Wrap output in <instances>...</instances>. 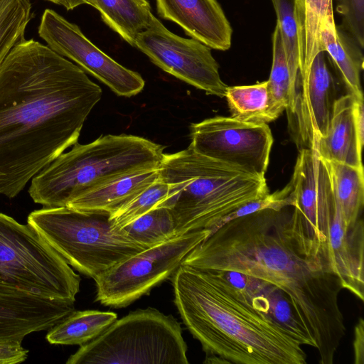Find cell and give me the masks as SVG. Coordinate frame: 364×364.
<instances>
[{
  "label": "cell",
  "instance_id": "30",
  "mask_svg": "<svg viewBox=\"0 0 364 364\" xmlns=\"http://www.w3.org/2000/svg\"><path fill=\"white\" fill-rule=\"evenodd\" d=\"M169 192L168 184L160 177L146 189L110 213L109 219L118 228H122L134 219L156 207H160Z\"/></svg>",
  "mask_w": 364,
  "mask_h": 364
},
{
  "label": "cell",
  "instance_id": "8",
  "mask_svg": "<svg viewBox=\"0 0 364 364\" xmlns=\"http://www.w3.org/2000/svg\"><path fill=\"white\" fill-rule=\"evenodd\" d=\"M0 281L44 297L75 302L80 277L31 225L0 213Z\"/></svg>",
  "mask_w": 364,
  "mask_h": 364
},
{
  "label": "cell",
  "instance_id": "18",
  "mask_svg": "<svg viewBox=\"0 0 364 364\" xmlns=\"http://www.w3.org/2000/svg\"><path fill=\"white\" fill-rule=\"evenodd\" d=\"M355 100L354 96L348 93L336 100L326 136L318 139L311 149L321 159L363 166L361 157L363 145L355 121Z\"/></svg>",
  "mask_w": 364,
  "mask_h": 364
},
{
  "label": "cell",
  "instance_id": "4",
  "mask_svg": "<svg viewBox=\"0 0 364 364\" xmlns=\"http://www.w3.org/2000/svg\"><path fill=\"white\" fill-rule=\"evenodd\" d=\"M159 171L169 187L161 206L170 210L176 236L199 230L212 234L230 213L269 193L264 177L203 156L189 146L164 153Z\"/></svg>",
  "mask_w": 364,
  "mask_h": 364
},
{
  "label": "cell",
  "instance_id": "21",
  "mask_svg": "<svg viewBox=\"0 0 364 364\" xmlns=\"http://www.w3.org/2000/svg\"><path fill=\"white\" fill-rule=\"evenodd\" d=\"M95 8L103 21L124 41L134 46L137 35L156 18L146 0H85Z\"/></svg>",
  "mask_w": 364,
  "mask_h": 364
},
{
  "label": "cell",
  "instance_id": "1",
  "mask_svg": "<svg viewBox=\"0 0 364 364\" xmlns=\"http://www.w3.org/2000/svg\"><path fill=\"white\" fill-rule=\"evenodd\" d=\"M289 207L226 222L182 264L237 272L277 286L287 295L315 343L319 363L333 364L346 333L339 305L343 287L332 269L327 244L314 237Z\"/></svg>",
  "mask_w": 364,
  "mask_h": 364
},
{
  "label": "cell",
  "instance_id": "32",
  "mask_svg": "<svg viewBox=\"0 0 364 364\" xmlns=\"http://www.w3.org/2000/svg\"><path fill=\"white\" fill-rule=\"evenodd\" d=\"M28 356V350L22 343H0V364H17L24 362Z\"/></svg>",
  "mask_w": 364,
  "mask_h": 364
},
{
  "label": "cell",
  "instance_id": "5",
  "mask_svg": "<svg viewBox=\"0 0 364 364\" xmlns=\"http://www.w3.org/2000/svg\"><path fill=\"white\" fill-rule=\"evenodd\" d=\"M164 147L132 134H107L77 142L36 174L28 193L44 208L67 206L81 194L134 172L159 166Z\"/></svg>",
  "mask_w": 364,
  "mask_h": 364
},
{
  "label": "cell",
  "instance_id": "9",
  "mask_svg": "<svg viewBox=\"0 0 364 364\" xmlns=\"http://www.w3.org/2000/svg\"><path fill=\"white\" fill-rule=\"evenodd\" d=\"M211 235L187 232L146 248L97 277L95 301L112 308L125 307L171 277L188 254Z\"/></svg>",
  "mask_w": 364,
  "mask_h": 364
},
{
  "label": "cell",
  "instance_id": "24",
  "mask_svg": "<svg viewBox=\"0 0 364 364\" xmlns=\"http://www.w3.org/2000/svg\"><path fill=\"white\" fill-rule=\"evenodd\" d=\"M232 118L247 123L267 124L279 117L267 80L251 85L228 87L225 96Z\"/></svg>",
  "mask_w": 364,
  "mask_h": 364
},
{
  "label": "cell",
  "instance_id": "27",
  "mask_svg": "<svg viewBox=\"0 0 364 364\" xmlns=\"http://www.w3.org/2000/svg\"><path fill=\"white\" fill-rule=\"evenodd\" d=\"M131 240L148 248L176 236L172 215L166 207H156L121 228Z\"/></svg>",
  "mask_w": 364,
  "mask_h": 364
},
{
  "label": "cell",
  "instance_id": "29",
  "mask_svg": "<svg viewBox=\"0 0 364 364\" xmlns=\"http://www.w3.org/2000/svg\"><path fill=\"white\" fill-rule=\"evenodd\" d=\"M291 74L297 77L300 65L299 21L296 0H272Z\"/></svg>",
  "mask_w": 364,
  "mask_h": 364
},
{
  "label": "cell",
  "instance_id": "28",
  "mask_svg": "<svg viewBox=\"0 0 364 364\" xmlns=\"http://www.w3.org/2000/svg\"><path fill=\"white\" fill-rule=\"evenodd\" d=\"M32 16L30 0H0V66L11 50L25 39Z\"/></svg>",
  "mask_w": 364,
  "mask_h": 364
},
{
  "label": "cell",
  "instance_id": "33",
  "mask_svg": "<svg viewBox=\"0 0 364 364\" xmlns=\"http://www.w3.org/2000/svg\"><path fill=\"white\" fill-rule=\"evenodd\" d=\"M353 340L354 363H364V321L360 318L355 326Z\"/></svg>",
  "mask_w": 364,
  "mask_h": 364
},
{
  "label": "cell",
  "instance_id": "35",
  "mask_svg": "<svg viewBox=\"0 0 364 364\" xmlns=\"http://www.w3.org/2000/svg\"><path fill=\"white\" fill-rule=\"evenodd\" d=\"M82 4H85V0H60V5L68 11Z\"/></svg>",
  "mask_w": 364,
  "mask_h": 364
},
{
  "label": "cell",
  "instance_id": "23",
  "mask_svg": "<svg viewBox=\"0 0 364 364\" xmlns=\"http://www.w3.org/2000/svg\"><path fill=\"white\" fill-rule=\"evenodd\" d=\"M112 311H74L48 330L46 340L55 345H83L103 332L116 319Z\"/></svg>",
  "mask_w": 364,
  "mask_h": 364
},
{
  "label": "cell",
  "instance_id": "2",
  "mask_svg": "<svg viewBox=\"0 0 364 364\" xmlns=\"http://www.w3.org/2000/svg\"><path fill=\"white\" fill-rule=\"evenodd\" d=\"M101 87L48 46L23 40L0 66V195L14 198L77 142Z\"/></svg>",
  "mask_w": 364,
  "mask_h": 364
},
{
  "label": "cell",
  "instance_id": "25",
  "mask_svg": "<svg viewBox=\"0 0 364 364\" xmlns=\"http://www.w3.org/2000/svg\"><path fill=\"white\" fill-rule=\"evenodd\" d=\"M333 0H296L299 21L300 65L299 75L308 71L316 55L323 50L321 26L333 12Z\"/></svg>",
  "mask_w": 364,
  "mask_h": 364
},
{
  "label": "cell",
  "instance_id": "6",
  "mask_svg": "<svg viewBox=\"0 0 364 364\" xmlns=\"http://www.w3.org/2000/svg\"><path fill=\"white\" fill-rule=\"evenodd\" d=\"M109 215L68 206L43 207L28 215L27 223L70 266L95 279L119 262L146 249L117 228Z\"/></svg>",
  "mask_w": 364,
  "mask_h": 364
},
{
  "label": "cell",
  "instance_id": "22",
  "mask_svg": "<svg viewBox=\"0 0 364 364\" xmlns=\"http://www.w3.org/2000/svg\"><path fill=\"white\" fill-rule=\"evenodd\" d=\"M336 202L347 225L360 218L364 204L363 166L356 167L336 161H325Z\"/></svg>",
  "mask_w": 364,
  "mask_h": 364
},
{
  "label": "cell",
  "instance_id": "17",
  "mask_svg": "<svg viewBox=\"0 0 364 364\" xmlns=\"http://www.w3.org/2000/svg\"><path fill=\"white\" fill-rule=\"evenodd\" d=\"M327 246L333 272L343 289L364 300V225L360 218L347 225L336 204L327 235Z\"/></svg>",
  "mask_w": 364,
  "mask_h": 364
},
{
  "label": "cell",
  "instance_id": "20",
  "mask_svg": "<svg viewBox=\"0 0 364 364\" xmlns=\"http://www.w3.org/2000/svg\"><path fill=\"white\" fill-rule=\"evenodd\" d=\"M159 178V167L125 175L77 196L67 206L84 211L112 213Z\"/></svg>",
  "mask_w": 364,
  "mask_h": 364
},
{
  "label": "cell",
  "instance_id": "19",
  "mask_svg": "<svg viewBox=\"0 0 364 364\" xmlns=\"http://www.w3.org/2000/svg\"><path fill=\"white\" fill-rule=\"evenodd\" d=\"M320 33L323 50L349 93L355 99H363L360 83L363 48L348 33L336 26L333 13L328 14L322 21Z\"/></svg>",
  "mask_w": 364,
  "mask_h": 364
},
{
  "label": "cell",
  "instance_id": "34",
  "mask_svg": "<svg viewBox=\"0 0 364 364\" xmlns=\"http://www.w3.org/2000/svg\"><path fill=\"white\" fill-rule=\"evenodd\" d=\"M354 115L358 134L361 144H364V105L363 99H355L354 102Z\"/></svg>",
  "mask_w": 364,
  "mask_h": 364
},
{
  "label": "cell",
  "instance_id": "26",
  "mask_svg": "<svg viewBox=\"0 0 364 364\" xmlns=\"http://www.w3.org/2000/svg\"><path fill=\"white\" fill-rule=\"evenodd\" d=\"M296 78L289 69L281 32L276 24L272 34V63L268 89L276 112H291L295 102Z\"/></svg>",
  "mask_w": 364,
  "mask_h": 364
},
{
  "label": "cell",
  "instance_id": "14",
  "mask_svg": "<svg viewBox=\"0 0 364 364\" xmlns=\"http://www.w3.org/2000/svg\"><path fill=\"white\" fill-rule=\"evenodd\" d=\"M75 311L74 302L44 297L0 281V343H22Z\"/></svg>",
  "mask_w": 364,
  "mask_h": 364
},
{
  "label": "cell",
  "instance_id": "7",
  "mask_svg": "<svg viewBox=\"0 0 364 364\" xmlns=\"http://www.w3.org/2000/svg\"><path fill=\"white\" fill-rule=\"evenodd\" d=\"M180 323L154 308L137 309L116 319L81 345L67 364H188Z\"/></svg>",
  "mask_w": 364,
  "mask_h": 364
},
{
  "label": "cell",
  "instance_id": "3",
  "mask_svg": "<svg viewBox=\"0 0 364 364\" xmlns=\"http://www.w3.org/2000/svg\"><path fill=\"white\" fill-rule=\"evenodd\" d=\"M171 278L176 308L206 355L225 363H306L302 345L213 270L181 264Z\"/></svg>",
  "mask_w": 364,
  "mask_h": 364
},
{
  "label": "cell",
  "instance_id": "12",
  "mask_svg": "<svg viewBox=\"0 0 364 364\" xmlns=\"http://www.w3.org/2000/svg\"><path fill=\"white\" fill-rule=\"evenodd\" d=\"M38 35L50 49L75 62L116 95L130 97L144 89L145 81L138 73L105 54L85 36L77 25L55 11H44Z\"/></svg>",
  "mask_w": 364,
  "mask_h": 364
},
{
  "label": "cell",
  "instance_id": "15",
  "mask_svg": "<svg viewBox=\"0 0 364 364\" xmlns=\"http://www.w3.org/2000/svg\"><path fill=\"white\" fill-rule=\"evenodd\" d=\"M158 15L210 48L227 50L232 28L217 0H156Z\"/></svg>",
  "mask_w": 364,
  "mask_h": 364
},
{
  "label": "cell",
  "instance_id": "16",
  "mask_svg": "<svg viewBox=\"0 0 364 364\" xmlns=\"http://www.w3.org/2000/svg\"><path fill=\"white\" fill-rule=\"evenodd\" d=\"M212 270L225 280L245 304L280 325L302 346L316 348L298 319L290 299L279 287L240 272Z\"/></svg>",
  "mask_w": 364,
  "mask_h": 364
},
{
  "label": "cell",
  "instance_id": "11",
  "mask_svg": "<svg viewBox=\"0 0 364 364\" xmlns=\"http://www.w3.org/2000/svg\"><path fill=\"white\" fill-rule=\"evenodd\" d=\"M134 47L176 78L207 94L225 96L228 86L220 78L211 48L196 39L173 33L158 18L137 35Z\"/></svg>",
  "mask_w": 364,
  "mask_h": 364
},
{
  "label": "cell",
  "instance_id": "36",
  "mask_svg": "<svg viewBox=\"0 0 364 364\" xmlns=\"http://www.w3.org/2000/svg\"><path fill=\"white\" fill-rule=\"evenodd\" d=\"M46 1H50L52 3L60 5V0H46Z\"/></svg>",
  "mask_w": 364,
  "mask_h": 364
},
{
  "label": "cell",
  "instance_id": "31",
  "mask_svg": "<svg viewBox=\"0 0 364 364\" xmlns=\"http://www.w3.org/2000/svg\"><path fill=\"white\" fill-rule=\"evenodd\" d=\"M337 11L341 16V29L364 47V0H336Z\"/></svg>",
  "mask_w": 364,
  "mask_h": 364
},
{
  "label": "cell",
  "instance_id": "10",
  "mask_svg": "<svg viewBox=\"0 0 364 364\" xmlns=\"http://www.w3.org/2000/svg\"><path fill=\"white\" fill-rule=\"evenodd\" d=\"M189 147L208 158L264 177L273 136L267 124L217 116L190 127Z\"/></svg>",
  "mask_w": 364,
  "mask_h": 364
},
{
  "label": "cell",
  "instance_id": "13",
  "mask_svg": "<svg viewBox=\"0 0 364 364\" xmlns=\"http://www.w3.org/2000/svg\"><path fill=\"white\" fill-rule=\"evenodd\" d=\"M328 60L326 52L320 51L307 73L303 77L297 75L294 106L287 116L299 150L311 149L329 129L338 87Z\"/></svg>",
  "mask_w": 364,
  "mask_h": 364
}]
</instances>
